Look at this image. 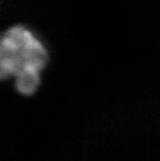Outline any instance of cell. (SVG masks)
Here are the masks:
<instances>
[{
	"label": "cell",
	"mask_w": 160,
	"mask_h": 161,
	"mask_svg": "<svg viewBox=\"0 0 160 161\" xmlns=\"http://www.w3.org/2000/svg\"><path fill=\"white\" fill-rule=\"evenodd\" d=\"M49 60V53L31 30L13 26L0 35V80L29 71L42 72Z\"/></svg>",
	"instance_id": "cell-1"
},
{
	"label": "cell",
	"mask_w": 160,
	"mask_h": 161,
	"mask_svg": "<svg viewBox=\"0 0 160 161\" xmlns=\"http://www.w3.org/2000/svg\"><path fill=\"white\" fill-rule=\"evenodd\" d=\"M41 83V72L29 71L15 77L16 88L20 94L30 96L35 94Z\"/></svg>",
	"instance_id": "cell-2"
}]
</instances>
